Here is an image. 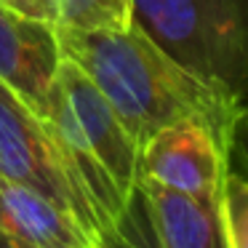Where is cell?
<instances>
[{"label":"cell","mask_w":248,"mask_h":248,"mask_svg":"<svg viewBox=\"0 0 248 248\" xmlns=\"http://www.w3.org/2000/svg\"><path fill=\"white\" fill-rule=\"evenodd\" d=\"M62 56L75 62L104 93L136 144L184 118H198L235 147L243 102L195 78L141 30H70L56 27Z\"/></svg>","instance_id":"1"},{"label":"cell","mask_w":248,"mask_h":248,"mask_svg":"<svg viewBox=\"0 0 248 248\" xmlns=\"http://www.w3.org/2000/svg\"><path fill=\"white\" fill-rule=\"evenodd\" d=\"M131 24L195 78L248 99V0H131Z\"/></svg>","instance_id":"2"},{"label":"cell","mask_w":248,"mask_h":248,"mask_svg":"<svg viewBox=\"0 0 248 248\" xmlns=\"http://www.w3.org/2000/svg\"><path fill=\"white\" fill-rule=\"evenodd\" d=\"M0 173L75 214L99 240V219L75 179L59 136L14 91L0 83Z\"/></svg>","instance_id":"3"},{"label":"cell","mask_w":248,"mask_h":248,"mask_svg":"<svg viewBox=\"0 0 248 248\" xmlns=\"http://www.w3.org/2000/svg\"><path fill=\"white\" fill-rule=\"evenodd\" d=\"M46 120L62 139L88 150L125 198L136 189L139 144L91 78L64 56L56 72Z\"/></svg>","instance_id":"4"},{"label":"cell","mask_w":248,"mask_h":248,"mask_svg":"<svg viewBox=\"0 0 248 248\" xmlns=\"http://www.w3.org/2000/svg\"><path fill=\"white\" fill-rule=\"evenodd\" d=\"M232 150L198 118H184L160 128L139 150V179L221 203Z\"/></svg>","instance_id":"5"},{"label":"cell","mask_w":248,"mask_h":248,"mask_svg":"<svg viewBox=\"0 0 248 248\" xmlns=\"http://www.w3.org/2000/svg\"><path fill=\"white\" fill-rule=\"evenodd\" d=\"M59 64L56 24L0 6V83L40 118H48Z\"/></svg>","instance_id":"6"},{"label":"cell","mask_w":248,"mask_h":248,"mask_svg":"<svg viewBox=\"0 0 248 248\" xmlns=\"http://www.w3.org/2000/svg\"><path fill=\"white\" fill-rule=\"evenodd\" d=\"M0 232L32 248H99L96 235L75 214L3 173H0Z\"/></svg>","instance_id":"7"},{"label":"cell","mask_w":248,"mask_h":248,"mask_svg":"<svg viewBox=\"0 0 248 248\" xmlns=\"http://www.w3.org/2000/svg\"><path fill=\"white\" fill-rule=\"evenodd\" d=\"M136 187L150 205V216L166 248H227L221 203L198 200L152 179H139Z\"/></svg>","instance_id":"8"},{"label":"cell","mask_w":248,"mask_h":248,"mask_svg":"<svg viewBox=\"0 0 248 248\" xmlns=\"http://www.w3.org/2000/svg\"><path fill=\"white\" fill-rule=\"evenodd\" d=\"M99 248H166L155 230L150 205H147L139 187L131 192L128 203L123 205V211L112 221V227L102 232Z\"/></svg>","instance_id":"9"},{"label":"cell","mask_w":248,"mask_h":248,"mask_svg":"<svg viewBox=\"0 0 248 248\" xmlns=\"http://www.w3.org/2000/svg\"><path fill=\"white\" fill-rule=\"evenodd\" d=\"M56 27H70V30L131 27V0H56Z\"/></svg>","instance_id":"10"},{"label":"cell","mask_w":248,"mask_h":248,"mask_svg":"<svg viewBox=\"0 0 248 248\" xmlns=\"http://www.w3.org/2000/svg\"><path fill=\"white\" fill-rule=\"evenodd\" d=\"M221 219H224L227 248H248V173L230 166L221 192Z\"/></svg>","instance_id":"11"},{"label":"cell","mask_w":248,"mask_h":248,"mask_svg":"<svg viewBox=\"0 0 248 248\" xmlns=\"http://www.w3.org/2000/svg\"><path fill=\"white\" fill-rule=\"evenodd\" d=\"M0 6L11 8L16 14H24V16L56 24V0H0Z\"/></svg>","instance_id":"12"},{"label":"cell","mask_w":248,"mask_h":248,"mask_svg":"<svg viewBox=\"0 0 248 248\" xmlns=\"http://www.w3.org/2000/svg\"><path fill=\"white\" fill-rule=\"evenodd\" d=\"M0 248H32V246H27V243H22V240H16V237L0 232Z\"/></svg>","instance_id":"13"}]
</instances>
